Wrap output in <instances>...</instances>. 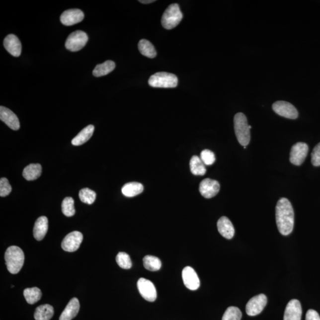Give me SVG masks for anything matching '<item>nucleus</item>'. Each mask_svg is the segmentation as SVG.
<instances>
[{
  "instance_id": "8",
  "label": "nucleus",
  "mask_w": 320,
  "mask_h": 320,
  "mask_svg": "<svg viewBox=\"0 0 320 320\" xmlns=\"http://www.w3.org/2000/svg\"><path fill=\"white\" fill-rule=\"evenodd\" d=\"M267 303V299L265 295H256V296L251 298L246 305V313L250 316L259 315L266 307Z\"/></svg>"
},
{
  "instance_id": "33",
  "label": "nucleus",
  "mask_w": 320,
  "mask_h": 320,
  "mask_svg": "<svg viewBox=\"0 0 320 320\" xmlns=\"http://www.w3.org/2000/svg\"><path fill=\"white\" fill-rule=\"evenodd\" d=\"M116 260L118 265L122 269H129L132 267V261L130 257L125 252H120L117 255Z\"/></svg>"
},
{
  "instance_id": "30",
  "label": "nucleus",
  "mask_w": 320,
  "mask_h": 320,
  "mask_svg": "<svg viewBox=\"0 0 320 320\" xmlns=\"http://www.w3.org/2000/svg\"><path fill=\"white\" fill-rule=\"evenodd\" d=\"M61 207H62L63 213L66 217H71L75 215V201L72 197H67L65 198Z\"/></svg>"
},
{
  "instance_id": "27",
  "label": "nucleus",
  "mask_w": 320,
  "mask_h": 320,
  "mask_svg": "<svg viewBox=\"0 0 320 320\" xmlns=\"http://www.w3.org/2000/svg\"><path fill=\"white\" fill-rule=\"evenodd\" d=\"M138 49L141 54L144 56L154 58L156 57L157 52L155 47L150 41L146 39H142L138 44Z\"/></svg>"
},
{
  "instance_id": "19",
  "label": "nucleus",
  "mask_w": 320,
  "mask_h": 320,
  "mask_svg": "<svg viewBox=\"0 0 320 320\" xmlns=\"http://www.w3.org/2000/svg\"><path fill=\"white\" fill-rule=\"evenodd\" d=\"M80 308V302L78 298H72L61 314L60 320H72L75 318L78 315Z\"/></svg>"
},
{
  "instance_id": "22",
  "label": "nucleus",
  "mask_w": 320,
  "mask_h": 320,
  "mask_svg": "<svg viewBox=\"0 0 320 320\" xmlns=\"http://www.w3.org/2000/svg\"><path fill=\"white\" fill-rule=\"evenodd\" d=\"M94 127L90 125L83 129L77 136L72 140V144L75 146H81V145L87 142L90 139L93 134Z\"/></svg>"
},
{
  "instance_id": "38",
  "label": "nucleus",
  "mask_w": 320,
  "mask_h": 320,
  "mask_svg": "<svg viewBox=\"0 0 320 320\" xmlns=\"http://www.w3.org/2000/svg\"><path fill=\"white\" fill-rule=\"evenodd\" d=\"M140 2L143 3V4H150V3L154 2L156 1L155 0H141L139 1Z\"/></svg>"
},
{
  "instance_id": "21",
  "label": "nucleus",
  "mask_w": 320,
  "mask_h": 320,
  "mask_svg": "<svg viewBox=\"0 0 320 320\" xmlns=\"http://www.w3.org/2000/svg\"><path fill=\"white\" fill-rule=\"evenodd\" d=\"M54 315L53 307L49 304L42 305L35 310L34 318L36 320H50Z\"/></svg>"
},
{
  "instance_id": "34",
  "label": "nucleus",
  "mask_w": 320,
  "mask_h": 320,
  "mask_svg": "<svg viewBox=\"0 0 320 320\" xmlns=\"http://www.w3.org/2000/svg\"><path fill=\"white\" fill-rule=\"evenodd\" d=\"M203 162L206 165H211L213 164L216 160L215 154L209 150H203L200 156Z\"/></svg>"
},
{
  "instance_id": "25",
  "label": "nucleus",
  "mask_w": 320,
  "mask_h": 320,
  "mask_svg": "<svg viewBox=\"0 0 320 320\" xmlns=\"http://www.w3.org/2000/svg\"><path fill=\"white\" fill-rule=\"evenodd\" d=\"M190 168L192 173L195 176H204L207 172L204 163L198 156H194L190 161Z\"/></svg>"
},
{
  "instance_id": "5",
  "label": "nucleus",
  "mask_w": 320,
  "mask_h": 320,
  "mask_svg": "<svg viewBox=\"0 0 320 320\" xmlns=\"http://www.w3.org/2000/svg\"><path fill=\"white\" fill-rule=\"evenodd\" d=\"M183 18L179 5L173 4L169 5L163 14L161 24L165 29L170 30L176 27Z\"/></svg>"
},
{
  "instance_id": "18",
  "label": "nucleus",
  "mask_w": 320,
  "mask_h": 320,
  "mask_svg": "<svg viewBox=\"0 0 320 320\" xmlns=\"http://www.w3.org/2000/svg\"><path fill=\"white\" fill-rule=\"evenodd\" d=\"M218 232L227 239H233L235 234V229L231 221L226 217L220 218L217 223Z\"/></svg>"
},
{
  "instance_id": "4",
  "label": "nucleus",
  "mask_w": 320,
  "mask_h": 320,
  "mask_svg": "<svg viewBox=\"0 0 320 320\" xmlns=\"http://www.w3.org/2000/svg\"><path fill=\"white\" fill-rule=\"evenodd\" d=\"M149 84L155 88H174L178 84V79L173 74L160 72L150 77Z\"/></svg>"
},
{
  "instance_id": "13",
  "label": "nucleus",
  "mask_w": 320,
  "mask_h": 320,
  "mask_svg": "<svg viewBox=\"0 0 320 320\" xmlns=\"http://www.w3.org/2000/svg\"><path fill=\"white\" fill-rule=\"evenodd\" d=\"M84 14L79 9H70L63 12L60 20L64 25L70 26L81 22L84 19Z\"/></svg>"
},
{
  "instance_id": "37",
  "label": "nucleus",
  "mask_w": 320,
  "mask_h": 320,
  "mask_svg": "<svg viewBox=\"0 0 320 320\" xmlns=\"http://www.w3.org/2000/svg\"><path fill=\"white\" fill-rule=\"evenodd\" d=\"M306 320H320V317L316 311L309 310L307 313Z\"/></svg>"
},
{
  "instance_id": "14",
  "label": "nucleus",
  "mask_w": 320,
  "mask_h": 320,
  "mask_svg": "<svg viewBox=\"0 0 320 320\" xmlns=\"http://www.w3.org/2000/svg\"><path fill=\"white\" fill-rule=\"evenodd\" d=\"M182 278L184 285L190 290L195 291L199 288V277L192 267H184L182 271Z\"/></svg>"
},
{
  "instance_id": "2",
  "label": "nucleus",
  "mask_w": 320,
  "mask_h": 320,
  "mask_svg": "<svg viewBox=\"0 0 320 320\" xmlns=\"http://www.w3.org/2000/svg\"><path fill=\"white\" fill-rule=\"evenodd\" d=\"M4 258L9 272L17 274L20 272L24 261V254L20 247L15 245L9 247L5 251Z\"/></svg>"
},
{
  "instance_id": "1",
  "label": "nucleus",
  "mask_w": 320,
  "mask_h": 320,
  "mask_svg": "<svg viewBox=\"0 0 320 320\" xmlns=\"http://www.w3.org/2000/svg\"><path fill=\"white\" fill-rule=\"evenodd\" d=\"M276 221L280 233L288 236L294 226V212L290 201L287 198L279 199L276 207Z\"/></svg>"
},
{
  "instance_id": "32",
  "label": "nucleus",
  "mask_w": 320,
  "mask_h": 320,
  "mask_svg": "<svg viewBox=\"0 0 320 320\" xmlns=\"http://www.w3.org/2000/svg\"><path fill=\"white\" fill-rule=\"evenodd\" d=\"M241 318L242 313L239 308L230 307L225 312L222 320H241Z\"/></svg>"
},
{
  "instance_id": "12",
  "label": "nucleus",
  "mask_w": 320,
  "mask_h": 320,
  "mask_svg": "<svg viewBox=\"0 0 320 320\" xmlns=\"http://www.w3.org/2000/svg\"><path fill=\"white\" fill-rule=\"evenodd\" d=\"M220 190V184L218 181L205 178L199 185V192L205 198L210 199L216 196Z\"/></svg>"
},
{
  "instance_id": "16",
  "label": "nucleus",
  "mask_w": 320,
  "mask_h": 320,
  "mask_svg": "<svg viewBox=\"0 0 320 320\" xmlns=\"http://www.w3.org/2000/svg\"><path fill=\"white\" fill-rule=\"evenodd\" d=\"M0 119L14 131L20 128V122L17 116L10 109L4 106L0 107Z\"/></svg>"
},
{
  "instance_id": "6",
  "label": "nucleus",
  "mask_w": 320,
  "mask_h": 320,
  "mask_svg": "<svg viewBox=\"0 0 320 320\" xmlns=\"http://www.w3.org/2000/svg\"><path fill=\"white\" fill-rule=\"evenodd\" d=\"M87 33L81 30H77L71 33L66 42V48L72 52L81 50L88 42Z\"/></svg>"
},
{
  "instance_id": "23",
  "label": "nucleus",
  "mask_w": 320,
  "mask_h": 320,
  "mask_svg": "<svg viewBox=\"0 0 320 320\" xmlns=\"http://www.w3.org/2000/svg\"><path fill=\"white\" fill-rule=\"evenodd\" d=\"M42 173V166L39 164H30L24 168L23 176L26 180L32 181L38 179Z\"/></svg>"
},
{
  "instance_id": "11",
  "label": "nucleus",
  "mask_w": 320,
  "mask_h": 320,
  "mask_svg": "<svg viewBox=\"0 0 320 320\" xmlns=\"http://www.w3.org/2000/svg\"><path fill=\"white\" fill-rule=\"evenodd\" d=\"M83 240L82 233L73 232L66 236L61 244L63 250L68 252H75L78 250Z\"/></svg>"
},
{
  "instance_id": "10",
  "label": "nucleus",
  "mask_w": 320,
  "mask_h": 320,
  "mask_svg": "<svg viewBox=\"0 0 320 320\" xmlns=\"http://www.w3.org/2000/svg\"><path fill=\"white\" fill-rule=\"evenodd\" d=\"M309 146L304 143H298L292 146L290 153V161L295 165H300L306 160Z\"/></svg>"
},
{
  "instance_id": "26",
  "label": "nucleus",
  "mask_w": 320,
  "mask_h": 320,
  "mask_svg": "<svg viewBox=\"0 0 320 320\" xmlns=\"http://www.w3.org/2000/svg\"><path fill=\"white\" fill-rule=\"evenodd\" d=\"M115 63L112 61H106L103 64H98L95 67L93 75L96 78L106 76L115 69Z\"/></svg>"
},
{
  "instance_id": "20",
  "label": "nucleus",
  "mask_w": 320,
  "mask_h": 320,
  "mask_svg": "<svg viewBox=\"0 0 320 320\" xmlns=\"http://www.w3.org/2000/svg\"><path fill=\"white\" fill-rule=\"evenodd\" d=\"M48 230V220L46 217H39L36 220L33 229L34 238L38 241L44 239Z\"/></svg>"
},
{
  "instance_id": "9",
  "label": "nucleus",
  "mask_w": 320,
  "mask_h": 320,
  "mask_svg": "<svg viewBox=\"0 0 320 320\" xmlns=\"http://www.w3.org/2000/svg\"><path fill=\"white\" fill-rule=\"evenodd\" d=\"M138 291L144 299L154 302L157 298V291L155 286L152 282L145 278H140L137 282Z\"/></svg>"
},
{
  "instance_id": "29",
  "label": "nucleus",
  "mask_w": 320,
  "mask_h": 320,
  "mask_svg": "<svg viewBox=\"0 0 320 320\" xmlns=\"http://www.w3.org/2000/svg\"><path fill=\"white\" fill-rule=\"evenodd\" d=\"M145 268L150 271H158L161 267V261L158 257L153 256H146L143 259Z\"/></svg>"
},
{
  "instance_id": "24",
  "label": "nucleus",
  "mask_w": 320,
  "mask_h": 320,
  "mask_svg": "<svg viewBox=\"0 0 320 320\" xmlns=\"http://www.w3.org/2000/svg\"><path fill=\"white\" fill-rule=\"evenodd\" d=\"M144 186L142 184L138 182H131L125 184L122 188L123 195L132 198L140 195L143 192Z\"/></svg>"
},
{
  "instance_id": "28",
  "label": "nucleus",
  "mask_w": 320,
  "mask_h": 320,
  "mask_svg": "<svg viewBox=\"0 0 320 320\" xmlns=\"http://www.w3.org/2000/svg\"><path fill=\"white\" fill-rule=\"evenodd\" d=\"M23 295L27 303L34 304L41 299L42 292L37 287L26 288L24 290Z\"/></svg>"
},
{
  "instance_id": "35",
  "label": "nucleus",
  "mask_w": 320,
  "mask_h": 320,
  "mask_svg": "<svg viewBox=\"0 0 320 320\" xmlns=\"http://www.w3.org/2000/svg\"><path fill=\"white\" fill-rule=\"evenodd\" d=\"M12 190V187L9 183L7 178H1L0 180V196L1 197L7 196Z\"/></svg>"
},
{
  "instance_id": "31",
  "label": "nucleus",
  "mask_w": 320,
  "mask_h": 320,
  "mask_svg": "<svg viewBox=\"0 0 320 320\" xmlns=\"http://www.w3.org/2000/svg\"><path fill=\"white\" fill-rule=\"evenodd\" d=\"M79 197L81 201L88 205L93 204L96 198V193L93 190L88 188H84L80 190Z\"/></svg>"
},
{
  "instance_id": "15",
  "label": "nucleus",
  "mask_w": 320,
  "mask_h": 320,
  "mask_svg": "<svg viewBox=\"0 0 320 320\" xmlns=\"http://www.w3.org/2000/svg\"><path fill=\"white\" fill-rule=\"evenodd\" d=\"M302 307L299 301L292 300L288 303L285 311L284 320H301Z\"/></svg>"
},
{
  "instance_id": "3",
  "label": "nucleus",
  "mask_w": 320,
  "mask_h": 320,
  "mask_svg": "<svg viewBox=\"0 0 320 320\" xmlns=\"http://www.w3.org/2000/svg\"><path fill=\"white\" fill-rule=\"evenodd\" d=\"M234 124L236 137L239 143L243 147L247 146L250 141V129L244 114L237 113L234 118Z\"/></svg>"
},
{
  "instance_id": "17",
  "label": "nucleus",
  "mask_w": 320,
  "mask_h": 320,
  "mask_svg": "<svg viewBox=\"0 0 320 320\" xmlns=\"http://www.w3.org/2000/svg\"><path fill=\"white\" fill-rule=\"evenodd\" d=\"M4 47L8 53L15 57H19L21 53V44L19 39L14 35H8L4 41Z\"/></svg>"
},
{
  "instance_id": "36",
  "label": "nucleus",
  "mask_w": 320,
  "mask_h": 320,
  "mask_svg": "<svg viewBox=\"0 0 320 320\" xmlns=\"http://www.w3.org/2000/svg\"><path fill=\"white\" fill-rule=\"evenodd\" d=\"M312 162L316 167L320 166V143L317 145L313 151Z\"/></svg>"
},
{
  "instance_id": "7",
  "label": "nucleus",
  "mask_w": 320,
  "mask_h": 320,
  "mask_svg": "<svg viewBox=\"0 0 320 320\" xmlns=\"http://www.w3.org/2000/svg\"><path fill=\"white\" fill-rule=\"evenodd\" d=\"M274 112L284 118L295 119L298 117V112L295 106L285 101H278L273 104Z\"/></svg>"
}]
</instances>
